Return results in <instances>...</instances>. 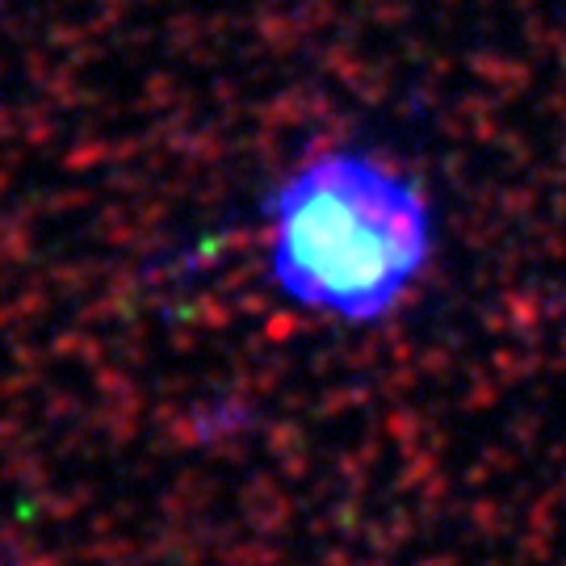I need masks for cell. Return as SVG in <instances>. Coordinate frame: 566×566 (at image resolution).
Returning <instances> with one entry per match:
<instances>
[{"mask_svg":"<svg viewBox=\"0 0 566 566\" xmlns=\"http://www.w3.org/2000/svg\"><path fill=\"white\" fill-rule=\"evenodd\" d=\"M428 261L424 193L374 151H319L269 198V277L311 315L378 324L403 306Z\"/></svg>","mask_w":566,"mask_h":566,"instance_id":"1","label":"cell"}]
</instances>
